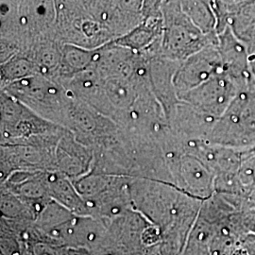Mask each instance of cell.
<instances>
[{
    "instance_id": "obj_1",
    "label": "cell",
    "mask_w": 255,
    "mask_h": 255,
    "mask_svg": "<svg viewBox=\"0 0 255 255\" xmlns=\"http://www.w3.org/2000/svg\"><path fill=\"white\" fill-rule=\"evenodd\" d=\"M43 119L66 127L73 97L64 84L43 75L11 82L1 88Z\"/></svg>"
},
{
    "instance_id": "obj_2",
    "label": "cell",
    "mask_w": 255,
    "mask_h": 255,
    "mask_svg": "<svg viewBox=\"0 0 255 255\" xmlns=\"http://www.w3.org/2000/svg\"><path fill=\"white\" fill-rule=\"evenodd\" d=\"M164 29L161 55L182 62L210 45H218V33L205 34L182 10L179 0H164L161 6Z\"/></svg>"
},
{
    "instance_id": "obj_3",
    "label": "cell",
    "mask_w": 255,
    "mask_h": 255,
    "mask_svg": "<svg viewBox=\"0 0 255 255\" xmlns=\"http://www.w3.org/2000/svg\"><path fill=\"white\" fill-rule=\"evenodd\" d=\"M210 143L238 149L255 145V87L240 92L218 119Z\"/></svg>"
},
{
    "instance_id": "obj_4",
    "label": "cell",
    "mask_w": 255,
    "mask_h": 255,
    "mask_svg": "<svg viewBox=\"0 0 255 255\" xmlns=\"http://www.w3.org/2000/svg\"><path fill=\"white\" fill-rule=\"evenodd\" d=\"M0 113L3 140H28L32 137L58 133L66 128L43 119L2 90L0 91Z\"/></svg>"
},
{
    "instance_id": "obj_5",
    "label": "cell",
    "mask_w": 255,
    "mask_h": 255,
    "mask_svg": "<svg viewBox=\"0 0 255 255\" xmlns=\"http://www.w3.org/2000/svg\"><path fill=\"white\" fill-rule=\"evenodd\" d=\"M240 93L235 82L223 71L179 97L196 108L219 119Z\"/></svg>"
},
{
    "instance_id": "obj_6",
    "label": "cell",
    "mask_w": 255,
    "mask_h": 255,
    "mask_svg": "<svg viewBox=\"0 0 255 255\" xmlns=\"http://www.w3.org/2000/svg\"><path fill=\"white\" fill-rule=\"evenodd\" d=\"M218 49L222 70L235 82L240 92L255 87L249 55L244 43L234 33L230 26L218 33Z\"/></svg>"
},
{
    "instance_id": "obj_7",
    "label": "cell",
    "mask_w": 255,
    "mask_h": 255,
    "mask_svg": "<svg viewBox=\"0 0 255 255\" xmlns=\"http://www.w3.org/2000/svg\"><path fill=\"white\" fill-rule=\"evenodd\" d=\"M223 71L217 45L205 46L182 61L174 77L175 88L180 97Z\"/></svg>"
},
{
    "instance_id": "obj_8",
    "label": "cell",
    "mask_w": 255,
    "mask_h": 255,
    "mask_svg": "<svg viewBox=\"0 0 255 255\" xmlns=\"http://www.w3.org/2000/svg\"><path fill=\"white\" fill-rule=\"evenodd\" d=\"M146 57L150 90L161 104L166 119L169 120L180 102L174 84V77L182 62L170 60L162 55Z\"/></svg>"
},
{
    "instance_id": "obj_9",
    "label": "cell",
    "mask_w": 255,
    "mask_h": 255,
    "mask_svg": "<svg viewBox=\"0 0 255 255\" xmlns=\"http://www.w3.org/2000/svg\"><path fill=\"white\" fill-rule=\"evenodd\" d=\"M167 162L174 177L185 188L204 197L215 192V174L200 157L180 152Z\"/></svg>"
},
{
    "instance_id": "obj_10",
    "label": "cell",
    "mask_w": 255,
    "mask_h": 255,
    "mask_svg": "<svg viewBox=\"0 0 255 255\" xmlns=\"http://www.w3.org/2000/svg\"><path fill=\"white\" fill-rule=\"evenodd\" d=\"M62 84L75 100L82 101L114 120L116 111L107 97L104 81L93 69L75 74Z\"/></svg>"
},
{
    "instance_id": "obj_11",
    "label": "cell",
    "mask_w": 255,
    "mask_h": 255,
    "mask_svg": "<svg viewBox=\"0 0 255 255\" xmlns=\"http://www.w3.org/2000/svg\"><path fill=\"white\" fill-rule=\"evenodd\" d=\"M218 118L180 101L168 120L174 132L185 139L208 140Z\"/></svg>"
},
{
    "instance_id": "obj_12",
    "label": "cell",
    "mask_w": 255,
    "mask_h": 255,
    "mask_svg": "<svg viewBox=\"0 0 255 255\" xmlns=\"http://www.w3.org/2000/svg\"><path fill=\"white\" fill-rule=\"evenodd\" d=\"M164 29L161 15L150 16L127 34L114 40L119 46L127 47L135 53H146L155 46L161 45Z\"/></svg>"
},
{
    "instance_id": "obj_13",
    "label": "cell",
    "mask_w": 255,
    "mask_h": 255,
    "mask_svg": "<svg viewBox=\"0 0 255 255\" xmlns=\"http://www.w3.org/2000/svg\"><path fill=\"white\" fill-rule=\"evenodd\" d=\"M62 46L55 37H46L36 41L26 53L35 62L41 75L57 80L62 67Z\"/></svg>"
},
{
    "instance_id": "obj_14",
    "label": "cell",
    "mask_w": 255,
    "mask_h": 255,
    "mask_svg": "<svg viewBox=\"0 0 255 255\" xmlns=\"http://www.w3.org/2000/svg\"><path fill=\"white\" fill-rule=\"evenodd\" d=\"M98 48H86L72 44H63L62 67L56 81L63 83L75 74L90 69L95 63Z\"/></svg>"
},
{
    "instance_id": "obj_15",
    "label": "cell",
    "mask_w": 255,
    "mask_h": 255,
    "mask_svg": "<svg viewBox=\"0 0 255 255\" xmlns=\"http://www.w3.org/2000/svg\"><path fill=\"white\" fill-rule=\"evenodd\" d=\"M104 81V87L113 108L116 111V117L130 109L136 101L140 89L143 86L124 78H109Z\"/></svg>"
},
{
    "instance_id": "obj_16",
    "label": "cell",
    "mask_w": 255,
    "mask_h": 255,
    "mask_svg": "<svg viewBox=\"0 0 255 255\" xmlns=\"http://www.w3.org/2000/svg\"><path fill=\"white\" fill-rule=\"evenodd\" d=\"M35 75H41L35 62L26 52H20L0 64V86Z\"/></svg>"
},
{
    "instance_id": "obj_17",
    "label": "cell",
    "mask_w": 255,
    "mask_h": 255,
    "mask_svg": "<svg viewBox=\"0 0 255 255\" xmlns=\"http://www.w3.org/2000/svg\"><path fill=\"white\" fill-rule=\"evenodd\" d=\"M182 10L205 34L217 33V19L209 0H179Z\"/></svg>"
},
{
    "instance_id": "obj_18",
    "label": "cell",
    "mask_w": 255,
    "mask_h": 255,
    "mask_svg": "<svg viewBox=\"0 0 255 255\" xmlns=\"http://www.w3.org/2000/svg\"><path fill=\"white\" fill-rule=\"evenodd\" d=\"M228 26L238 38L255 27V0H243L231 6Z\"/></svg>"
},
{
    "instance_id": "obj_19",
    "label": "cell",
    "mask_w": 255,
    "mask_h": 255,
    "mask_svg": "<svg viewBox=\"0 0 255 255\" xmlns=\"http://www.w3.org/2000/svg\"><path fill=\"white\" fill-rule=\"evenodd\" d=\"M246 46L252 72L255 77V27L239 38Z\"/></svg>"
},
{
    "instance_id": "obj_20",
    "label": "cell",
    "mask_w": 255,
    "mask_h": 255,
    "mask_svg": "<svg viewBox=\"0 0 255 255\" xmlns=\"http://www.w3.org/2000/svg\"><path fill=\"white\" fill-rule=\"evenodd\" d=\"M242 245L249 255H255V234L249 233L242 237Z\"/></svg>"
},
{
    "instance_id": "obj_21",
    "label": "cell",
    "mask_w": 255,
    "mask_h": 255,
    "mask_svg": "<svg viewBox=\"0 0 255 255\" xmlns=\"http://www.w3.org/2000/svg\"><path fill=\"white\" fill-rule=\"evenodd\" d=\"M80 1H81V3L83 5V7L86 9V10H88V9L90 8L92 2H93V0H80Z\"/></svg>"
},
{
    "instance_id": "obj_22",
    "label": "cell",
    "mask_w": 255,
    "mask_h": 255,
    "mask_svg": "<svg viewBox=\"0 0 255 255\" xmlns=\"http://www.w3.org/2000/svg\"><path fill=\"white\" fill-rule=\"evenodd\" d=\"M251 161H252V164H253L255 172V154L252 153V152H251Z\"/></svg>"
},
{
    "instance_id": "obj_23",
    "label": "cell",
    "mask_w": 255,
    "mask_h": 255,
    "mask_svg": "<svg viewBox=\"0 0 255 255\" xmlns=\"http://www.w3.org/2000/svg\"><path fill=\"white\" fill-rule=\"evenodd\" d=\"M250 152H252V153H254V154H255V145L254 146H252L251 148H249L248 149Z\"/></svg>"
},
{
    "instance_id": "obj_24",
    "label": "cell",
    "mask_w": 255,
    "mask_h": 255,
    "mask_svg": "<svg viewBox=\"0 0 255 255\" xmlns=\"http://www.w3.org/2000/svg\"><path fill=\"white\" fill-rule=\"evenodd\" d=\"M112 212L114 213V214H118L119 212V208H117V207H115V208H113L112 210Z\"/></svg>"
},
{
    "instance_id": "obj_25",
    "label": "cell",
    "mask_w": 255,
    "mask_h": 255,
    "mask_svg": "<svg viewBox=\"0 0 255 255\" xmlns=\"http://www.w3.org/2000/svg\"><path fill=\"white\" fill-rule=\"evenodd\" d=\"M94 238H95V236H94V235H93V234H92V235H90V236H89V239H90V240H93V239H94Z\"/></svg>"
},
{
    "instance_id": "obj_26",
    "label": "cell",
    "mask_w": 255,
    "mask_h": 255,
    "mask_svg": "<svg viewBox=\"0 0 255 255\" xmlns=\"http://www.w3.org/2000/svg\"><path fill=\"white\" fill-rule=\"evenodd\" d=\"M24 237H25V238H27V237H28L27 234H25V235H24Z\"/></svg>"
},
{
    "instance_id": "obj_27",
    "label": "cell",
    "mask_w": 255,
    "mask_h": 255,
    "mask_svg": "<svg viewBox=\"0 0 255 255\" xmlns=\"http://www.w3.org/2000/svg\"><path fill=\"white\" fill-rule=\"evenodd\" d=\"M13 255H19V253H14V254H13Z\"/></svg>"
},
{
    "instance_id": "obj_28",
    "label": "cell",
    "mask_w": 255,
    "mask_h": 255,
    "mask_svg": "<svg viewBox=\"0 0 255 255\" xmlns=\"http://www.w3.org/2000/svg\"></svg>"
}]
</instances>
